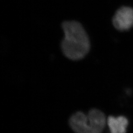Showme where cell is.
Wrapping results in <instances>:
<instances>
[{
  "instance_id": "obj_2",
  "label": "cell",
  "mask_w": 133,
  "mask_h": 133,
  "mask_svg": "<svg viewBox=\"0 0 133 133\" xmlns=\"http://www.w3.org/2000/svg\"><path fill=\"white\" fill-rule=\"evenodd\" d=\"M114 27L121 31L126 30L133 26V9L127 6L120 8L112 20Z\"/></svg>"
},
{
  "instance_id": "obj_4",
  "label": "cell",
  "mask_w": 133,
  "mask_h": 133,
  "mask_svg": "<svg viewBox=\"0 0 133 133\" xmlns=\"http://www.w3.org/2000/svg\"><path fill=\"white\" fill-rule=\"evenodd\" d=\"M87 115L88 122L93 133H102L107 122L104 113L99 109H91Z\"/></svg>"
},
{
  "instance_id": "obj_5",
  "label": "cell",
  "mask_w": 133,
  "mask_h": 133,
  "mask_svg": "<svg viewBox=\"0 0 133 133\" xmlns=\"http://www.w3.org/2000/svg\"><path fill=\"white\" fill-rule=\"evenodd\" d=\"M128 123V119L123 116H110L107 119V124L111 133H126Z\"/></svg>"
},
{
  "instance_id": "obj_3",
  "label": "cell",
  "mask_w": 133,
  "mask_h": 133,
  "mask_svg": "<svg viewBox=\"0 0 133 133\" xmlns=\"http://www.w3.org/2000/svg\"><path fill=\"white\" fill-rule=\"evenodd\" d=\"M72 130L76 133H94L88 122L87 115L81 111L76 112L70 119Z\"/></svg>"
},
{
  "instance_id": "obj_1",
  "label": "cell",
  "mask_w": 133,
  "mask_h": 133,
  "mask_svg": "<svg viewBox=\"0 0 133 133\" xmlns=\"http://www.w3.org/2000/svg\"><path fill=\"white\" fill-rule=\"evenodd\" d=\"M64 37L61 48L68 59L79 60L89 52L90 49L89 38L82 25L76 21H67L63 23Z\"/></svg>"
}]
</instances>
